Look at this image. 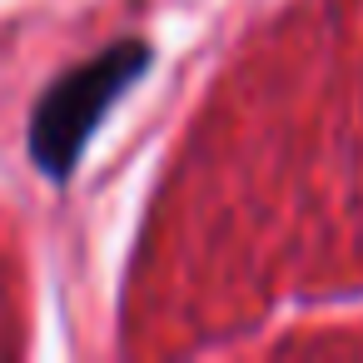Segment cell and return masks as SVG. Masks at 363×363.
Listing matches in <instances>:
<instances>
[{"instance_id": "cell-1", "label": "cell", "mask_w": 363, "mask_h": 363, "mask_svg": "<svg viewBox=\"0 0 363 363\" xmlns=\"http://www.w3.org/2000/svg\"><path fill=\"white\" fill-rule=\"evenodd\" d=\"M150 70V45L145 40H120L110 50H100L95 60L65 70L30 110V160L40 174L50 179H70V169L80 164L85 140L95 135V125L110 115V105Z\"/></svg>"}]
</instances>
